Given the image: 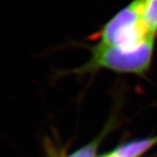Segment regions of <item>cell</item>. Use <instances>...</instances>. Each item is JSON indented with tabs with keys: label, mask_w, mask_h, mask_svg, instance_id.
I'll list each match as a JSON object with an SVG mask.
<instances>
[{
	"label": "cell",
	"mask_w": 157,
	"mask_h": 157,
	"mask_svg": "<svg viewBox=\"0 0 157 157\" xmlns=\"http://www.w3.org/2000/svg\"><path fill=\"white\" fill-rule=\"evenodd\" d=\"M152 52L153 46L135 52H127L98 44L93 50L89 67H105L119 72L140 74L148 68Z\"/></svg>",
	"instance_id": "1"
},
{
	"label": "cell",
	"mask_w": 157,
	"mask_h": 157,
	"mask_svg": "<svg viewBox=\"0 0 157 157\" xmlns=\"http://www.w3.org/2000/svg\"><path fill=\"white\" fill-rule=\"evenodd\" d=\"M103 157H124V156H122V155H120V153L118 152V151L116 150V151H112V152L109 153V154H108L107 155H104V156Z\"/></svg>",
	"instance_id": "2"
}]
</instances>
